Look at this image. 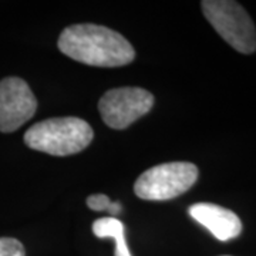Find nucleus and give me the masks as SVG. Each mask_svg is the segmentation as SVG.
<instances>
[{
  "label": "nucleus",
  "mask_w": 256,
  "mask_h": 256,
  "mask_svg": "<svg viewBox=\"0 0 256 256\" xmlns=\"http://www.w3.org/2000/svg\"><path fill=\"white\" fill-rule=\"evenodd\" d=\"M57 46L67 57L94 67H122L136 58L134 47L122 34L92 23L66 28Z\"/></svg>",
  "instance_id": "1"
},
{
  "label": "nucleus",
  "mask_w": 256,
  "mask_h": 256,
  "mask_svg": "<svg viewBox=\"0 0 256 256\" xmlns=\"http://www.w3.org/2000/svg\"><path fill=\"white\" fill-rule=\"evenodd\" d=\"M28 148L48 156H67L82 152L94 138L92 126L77 117H57L36 122L24 132Z\"/></svg>",
  "instance_id": "2"
},
{
  "label": "nucleus",
  "mask_w": 256,
  "mask_h": 256,
  "mask_svg": "<svg viewBox=\"0 0 256 256\" xmlns=\"http://www.w3.org/2000/svg\"><path fill=\"white\" fill-rule=\"evenodd\" d=\"M204 16L228 44L242 54L256 50V28L246 10L232 0H204Z\"/></svg>",
  "instance_id": "3"
},
{
  "label": "nucleus",
  "mask_w": 256,
  "mask_h": 256,
  "mask_svg": "<svg viewBox=\"0 0 256 256\" xmlns=\"http://www.w3.org/2000/svg\"><path fill=\"white\" fill-rule=\"evenodd\" d=\"M200 171L191 162H165L144 171L134 192L144 201H170L182 195L198 181Z\"/></svg>",
  "instance_id": "4"
},
{
  "label": "nucleus",
  "mask_w": 256,
  "mask_h": 256,
  "mask_svg": "<svg viewBox=\"0 0 256 256\" xmlns=\"http://www.w3.org/2000/svg\"><path fill=\"white\" fill-rule=\"evenodd\" d=\"M154 96L140 87H120L106 92L98 101L102 121L112 130H124L148 114Z\"/></svg>",
  "instance_id": "5"
},
{
  "label": "nucleus",
  "mask_w": 256,
  "mask_h": 256,
  "mask_svg": "<svg viewBox=\"0 0 256 256\" xmlns=\"http://www.w3.org/2000/svg\"><path fill=\"white\" fill-rule=\"evenodd\" d=\"M36 110V97L23 78L6 77L0 82V132L18 130Z\"/></svg>",
  "instance_id": "6"
},
{
  "label": "nucleus",
  "mask_w": 256,
  "mask_h": 256,
  "mask_svg": "<svg viewBox=\"0 0 256 256\" xmlns=\"http://www.w3.org/2000/svg\"><path fill=\"white\" fill-rule=\"evenodd\" d=\"M188 214L192 220L205 226L215 238L222 242L235 239L242 232V222L238 215L220 205L210 202L194 204L188 208Z\"/></svg>",
  "instance_id": "7"
},
{
  "label": "nucleus",
  "mask_w": 256,
  "mask_h": 256,
  "mask_svg": "<svg viewBox=\"0 0 256 256\" xmlns=\"http://www.w3.org/2000/svg\"><path fill=\"white\" fill-rule=\"evenodd\" d=\"M92 232L97 238H111L116 242V256H131L126 242L124 224L117 218H100L92 222Z\"/></svg>",
  "instance_id": "8"
},
{
  "label": "nucleus",
  "mask_w": 256,
  "mask_h": 256,
  "mask_svg": "<svg viewBox=\"0 0 256 256\" xmlns=\"http://www.w3.org/2000/svg\"><path fill=\"white\" fill-rule=\"evenodd\" d=\"M0 256H26V250L18 239L0 238Z\"/></svg>",
  "instance_id": "9"
},
{
  "label": "nucleus",
  "mask_w": 256,
  "mask_h": 256,
  "mask_svg": "<svg viewBox=\"0 0 256 256\" xmlns=\"http://www.w3.org/2000/svg\"><path fill=\"white\" fill-rule=\"evenodd\" d=\"M110 198L104 194H94V195H90L87 198V206L92 210H107L108 206H110Z\"/></svg>",
  "instance_id": "10"
},
{
  "label": "nucleus",
  "mask_w": 256,
  "mask_h": 256,
  "mask_svg": "<svg viewBox=\"0 0 256 256\" xmlns=\"http://www.w3.org/2000/svg\"><path fill=\"white\" fill-rule=\"evenodd\" d=\"M107 210L111 214V218H116L120 212L122 210V206H121V204H120V202H111L110 206H108V210Z\"/></svg>",
  "instance_id": "11"
}]
</instances>
